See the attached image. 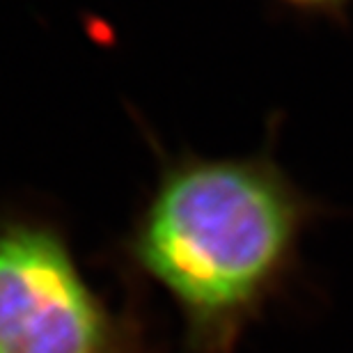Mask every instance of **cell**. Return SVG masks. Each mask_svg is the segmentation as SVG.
Instances as JSON below:
<instances>
[{"mask_svg":"<svg viewBox=\"0 0 353 353\" xmlns=\"http://www.w3.org/2000/svg\"><path fill=\"white\" fill-rule=\"evenodd\" d=\"M0 353H163L136 305L115 310L85 278L65 225L0 211Z\"/></svg>","mask_w":353,"mask_h":353,"instance_id":"obj_2","label":"cell"},{"mask_svg":"<svg viewBox=\"0 0 353 353\" xmlns=\"http://www.w3.org/2000/svg\"><path fill=\"white\" fill-rule=\"evenodd\" d=\"M275 3L292 7L296 12H307V14H335L342 7H347L351 0H275Z\"/></svg>","mask_w":353,"mask_h":353,"instance_id":"obj_3","label":"cell"},{"mask_svg":"<svg viewBox=\"0 0 353 353\" xmlns=\"http://www.w3.org/2000/svg\"><path fill=\"white\" fill-rule=\"evenodd\" d=\"M323 214L271 152L176 154L115 255L133 282L172 301L183 353H236L245 333L294 296L303 241Z\"/></svg>","mask_w":353,"mask_h":353,"instance_id":"obj_1","label":"cell"}]
</instances>
